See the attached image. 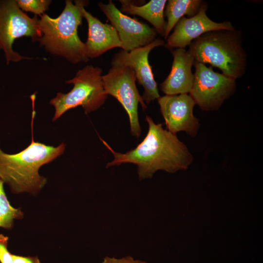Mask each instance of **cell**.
<instances>
[{
    "label": "cell",
    "instance_id": "cell-1",
    "mask_svg": "<svg viewBox=\"0 0 263 263\" xmlns=\"http://www.w3.org/2000/svg\"><path fill=\"white\" fill-rule=\"evenodd\" d=\"M146 136L134 149L125 153L115 152L101 138L100 139L112 153L113 160L107 163L106 168L131 163L137 167L140 180L151 178L159 170L169 173L186 170L192 163L193 156L187 146L174 134L156 124L149 115Z\"/></svg>",
    "mask_w": 263,
    "mask_h": 263
},
{
    "label": "cell",
    "instance_id": "cell-2",
    "mask_svg": "<svg viewBox=\"0 0 263 263\" xmlns=\"http://www.w3.org/2000/svg\"><path fill=\"white\" fill-rule=\"evenodd\" d=\"M31 142L20 152L15 154L5 153L0 147V180L6 184L14 194L27 192L37 194L47 182V178L39 174V169L62 155L66 144L57 147L35 142L33 135V123L35 116V100H32Z\"/></svg>",
    "mask_w": 263,
    "mask_h": 263
},
{
    "label": "cell",
    "instance_id": "cell-3",
    "mask_svg": "<svg viewBox=\"0 0 263 263\" xmlns=\"http://www.w3.org/2000/svg\"><path fill=\"white\" fill-rule=\"evenodd\" d=\"M65 0V6L61 13L56 18L48 15H41L38 20V26L41 36L38 42L49 53L63 57L71 63L75 64L87 62L85 43L78 36L77 29L82 23L81 6L88 1Z\"/></svg>",
    "mask_w": 263,
    "mask_h": 263
},
{
    "label": "cell",
    "instance_id": "cell-4",
    "mask_svg": "<svg viewBox=\"0 0 263 263\" xmlns=\"http://www.w3.org/2000/svg\"><path fill=\"white\" fill-rule=\"evenodd\" d=\"M188 51L194 62L209 64L235 80L245 72L246 54L240 32L217 30L207 32L191 42Z\"/></svg>",
    "mask_w": 263,
    "mask_h": 263
},
{
    "label": "cell",
    "instance_id": "cell-5",
    "mask_svg": "<svg viewBox=\"0 0 263 263\" xmlns=\"http://www.w3.org/2000/svg\"><path fill=\"white\" fill-rule=\"evenodd\" d=\"M102 71L98 67L86 65L79 69L72 79L65 82L74 86L68 93H57L50 101L55 113L52 121L56 120L67 111L81 106L86 113L94 112L103 105L108 95L104 93Z\"/></svg>",
    "mask_w": 263,
    "mask_h": 263
},
{
    "label": "cell",
    "instance_id": "cell-6",
    "mask_svg": "<svg viewBox=\"0 0 263 263\" xmlns=\"http://www.w3.org/2000/svg\"><path fill=\"white\" fill-rule=\"evenodd\" d=\"M136 80L133 70L114 56L108 73L102 75L104 93L113 96L122 105L129 117L131 133L138 138L141 132L138 105L140 103L143 110L147 106L139 93Z\"/></svg>",
    "mask_w": 263,
    "mask_h": 263
},
{
    "label": "cell",
    "instance_id": "cell-7",
    "mask_svg": "<svg viewBox=\"0 0 263 263\" xmlns=\"http://www.w3.org/2000/svg\"><path fill=\"white\" fill-rule=\"evenodd\" d=\"M38 19L29 17L18 6L16 0H0V49L4 54L6 63L30 59L14 51L13 44L17 38L25 36L32 41H38L41 34Z\"/></svg>",
    "mask_w": 263,
    "mask_h": 263
},
{
    "label": "cell",
    "instance_id": "cell-8",
    "mask_svg": "<svg viewBox=\"0 0 263 263\" xmlns=\"http://www.w3.org/2000/svg\"><path fill=\"white\" fill-rule=\"evenodd\" d=\"M195 71L188 94L203 111H217L235 92L236 80L213 70L204 64L194 62Z\"/></svg>",
    "mask_w": 263,
    "mask_h": 263
},
{
    "label": "cell",
    "instance_id": "cell-9",
    "mask_svg": "<svg viewBox=\"0 0 263 263\" xmlns=\"http://www.w3.org/2000/svg\"><path fill=\"white\" fill-rule=\"evenodd\" d=\"M98 6L116 30L124 51L145 46L156 39L157 33L153 28L122 13L112 0Z\"/></svg>",
    "mask_w": 263,
    "mask_h": 263
},
{
    "label": "cell",
    "instance_id": "cell-10",
    "mask_svg": "<svg viewBox=\"0 0 263 263\" xmlns=\"http://www.w3.org/2000/svg\"><path fill=\"white\" fill-rule=\"evenodd\" d=\"M157 101L166 129L174 134L184 132L193 137L197 135L199 120L193 114L196 104L189 94L160 96Z\"/></svg>",
    "mask_w": 263,
    "mask_h": 263
},
{
    "label": "cell",
    "instance_id": "cell-11",
    "mask_svg": "<svg viewBox=\"0 0 263 263\" xmlns=\"http://www.w3.org/2000/svg\"><path fill=\"white\" fill-rule=\"evenodd\" d=\"M207 5L203 2L199 12L194 16L181 18L174 27L173 31L169 35L165 44L166 48L185 49L192 41L209 32L217 30H234L231 22H217L207 15Z\"/></svg>",
    "mask_w": 263,
    "mask_h": 263
},
{
    "label": "cell",
    "instance_id": "cell-12",
    "mask_svg": "<svg viewBox=\"0 0 263 263\" xmlns=\"http://www.w3.org/2000/svg\"><path fill=\"white\" fill-rule=\"evenodd\" d=\"M164 45V40L156 38L149 44L130 52L121 49L113 56L133 70L136 80L144 88L142 98L145 104H149L160 96L149 62V55L154 48Z\"/></svg>",
    "mask_w": 263,
    "mask_h": 263
},
{
    "label": "cell",
    "instance_id": "cell-13",
    "mask_svg": "<svg viewBox=\"0 0 263 263\" xmlns=\"http://www.w3.org/2000/svg\"><path fill=\"white\" fill-rule=\"evenodd\" d=\"M81 7L83 18L88 23V38L85 43L89 59L97 57L107 51L115 47L122 48V43L115 29L111 24L104 23L87 11L85 6Z\"/></svg>",
    "mask_w": 263,
    "mask_h": 263
},
{
    "label": "cell",
    "instance_id": "cell-14",
    "mask_svg": "<svg viewBox=\"0 0 263 263\" xmlns=\"http://www.w3.org/2000/svg\"><path fill=\"white\" fill-rule=\"evenodd\" d=\"M171 53L173 57L171 70L160 89L166 95L188 94L194 80L191 70L194 59L185 49L171 50Z\"/></svg>",
    "mask_w": 263,
    "mask_h": 263
},
{
    "label": "cell",
    "instance_id": "cell-15",
    "mask_svg": "<svg viewBox=\"0 0 263 263\" xmlns=\"http://www.w3.org/2000/svg\"><path fill=\"white\" fill-rule=\"evenodd\" d=\"M120 11L123 14L139 16L149 21L157 33L164 36L167 22L164 19L166 0H150L147 3L138 5L132 1L120 0Z\"/></svg>",
    "mask_w": 263,
    "mask_h": 263
},
{
    "label": "cell",
    "instance_id": "cell-16",
    "mask_svg": "<svg viewBox=\"0 0 263 263\" xmlns=\"http://www.w3.org/2000/svg\"><path fill=\"white\" fill-rule=\"evenodd\" d=\"M203 2L201 0H168L164 10V15L167 18L164 38H167L170 31L181 18L185 15L188 16V18L195 15Z\"/></svg>",
    "mask_w": 263,
    "mask_h": 263
},
{
    "label": "cell",
    "instance_id": "cell-17",
    "mask_svg": "<svg viewBox=\"0 0 263 263\" xmlns=\"http://www.w3.org/2000/svg\"><path fill=\"white\" fill-rule=\"evenodd\" d=\"M3 184L0 180V227L11 229L14 226V220L22 219L23 213L20 209L11 205L5 193Z\"/></svg>",
    "mask_w": 263,
    "mask_h": 263
},
{
    "label": "cell",
    "instance_id": "cell-18",
    "mask_svg": "<svg viewBox=\"0 0 263 263\" xmlns=\"http://www.w3.org/2000/svg\"><path fill=\"white\" fill-rule=\"evenodd\" d=\"M19 8L22 11L30 12L41 16L49 8L52 2L50 0H16Z\"/></svg>",
    "mask_w": 263,
    "mask_h": 263
},
{
    "label": "cell",
    "instance_id": "cell-19",
    "mask_svg": "<svg viewBox=\"0 0 263 263\" xmlns=\"http://www.w3.org/2000/svg\"><path fill=\"white\" fill-rule=\"evenodd\" d=\"M8 237L0 234V263H14L12 254L7 249Z\"/></svg>",
    "mask_w": 263,
    "mask_h": 263
},
{
    "label": "cell",
    "instance_id": "cell-20",
    "mask_svg": "<svg viewBox=\"0 0 263 263\" xmlns=\"http://www.w3.org/2000/svg\"><path fill=\"white\" fill-rule=\"evenodd\" d=\"M101 263H147L145 261L139 260H135L131 256H128L121 259H116L114 257H106L103 259Z\"/></svg>",
    "mask_w": 263,
    "mask_h": 263
},
{
    "label": "cell",
    "instance_id": "cell-21",
    "mask_svg": "<svg viewBox=\"0 0 263 263\" xmlns=\"http://www.w3.org/2000/svg\"><path fill=\"white\" fill-rule=\"evenodd\" d=\"M14 263H41L37 257H25L12 254Z\"/></svg>",
    "mask_w": 263,
    "mask_h": 263
}]
</instances>
